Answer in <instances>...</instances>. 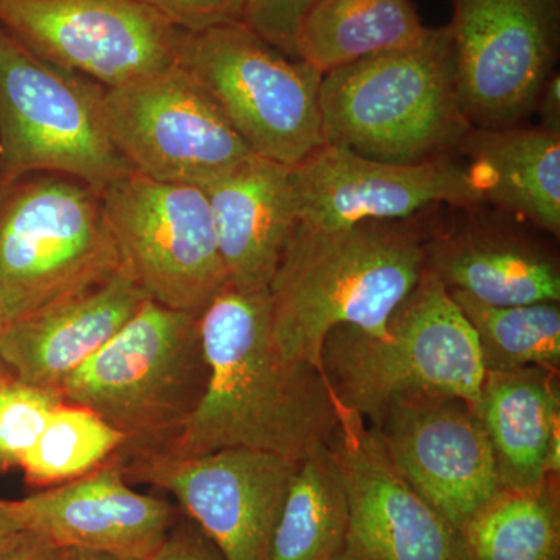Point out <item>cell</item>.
Returning <instances> with one entry per match:
<instances>
[{
  "label": "cell",
  "instance_id": "1",
  "mask_svg": "<svg viewBox=\"0 0 560 560\" xmlns=\"http://www.w3.org/2000/svg\"><path fill=\"white\" fill-rule=\"evenodd\" d=\"M209 381L197 411L158 451L197 456L253 448L302 463L330 447L337 400L323 372L290 359L272 331L270 290L228 283L200 313Z\"/></svg>",
  "mask_w": 560,
  "mask_h": 560
},
{
  "label": "cell",
  "instance_id": "2",
  "mask_svg": "<svg viewBox=\"0 0 560 560\" xmlns=\"http://www.w3.org/2000/svg\"><path fill=\"white\" fill-rule=\"evenodd\" d=\"M412 219L331 230L296 224L268 289L272 331L285 355L323 372L320 352L335 327L386 334L425 270L427 237Z\"/></svg>",
  "mask_w": 560,
  "mask_h": 560
},
{
  "label": "cell",
  "instance_id": "3",
  "mask_svg": "<svg viewBox=\"0 0 560 560\" xmlns=\"http://www.w3.org/2000/svg\"><path fill=\"white\" fill-rule=\"evenodd\" d=\"M319 108L323 145L390 164L452 156L470 125L459 108L451 25L324 73Z\"/></svg>",
  "mask_w": 560,
  "mask_h": 560
},
{
  "label": "cell",
  "instance_id": "4",
  "mask_svg": "<svg viewBox=\"0 0 560 560\" xmlns=\"http://www.w3.org/2000/svg\"><path fill=\"white\" fill-rule=\"evenodd\" d=\"M320 366L335 400L374 422L393 401L416 394L474 405L486 375L470 324L451 290L427 268L383 337L348 324L335 327L324 341Z\"/></svg>",
  "mask_w": 560,
  "mask_h": 560
},
{
  "label": "cell",
  "instance_id": "5",
  "mask_svg": "<svg viewBox=\"0 0 560 560\" xmlns=\"http://www.w3.org/2000/svg\"><path fill=\"white\" fill-rule=\"evenodd\" d=\"M208 381L200 315L147 300L113 340L66 378L60 394L124 433V447L156 448L189 422Z\"/></svg>",
  "mask_w": 560,
  "mask_h": 560
},
{
  "label": "cell",
  "instance_id": "6",
  "mask_svg": "<svg viewBox=\"0 0 560 560\" xmlns=\"http://www.w3.org/2000/svg\"><path fill=\"white\" fill-rule=\"evenodd\" d=\"M2 186L0 312L9 323L121 270L97 190L50 175Z\"/></svg>",
  "mask_w": 560,
  "mask_h": 560
},
{
  "label": "cell",
  "instance_id": "7",
  "mask_svg": "<svg viewBox=\"0 0 560 560\" xmlns=\"http://www.w3.org/2000/svg\"><path fill=\"white\" fill-rule=\"evenodd\" d=\"M101 86L66 72L0 27V180L55 173L102 194L131 172L110 142Z\"/></svg>",
  "mask_w": 560,
  "mask_h": 560
},
{
  "label": "cell",
  "instance_id": "8",
  "mask_svg": "<svg viewBox=\"0 0 560 560\" xmlns=\"http://www.w3.org/2000/svg\"><path fill=\"white\" fill-rule=\"evenodd\" d=\"M178 66L257 156L293 167L323 145V73L287 57L243 22L184 33Z\"/></svg>",
  "mask_w": 560,
  "mask_h": 560
},
{
  "label": "cell",
  "instance_id": "9",
  "mask_svg": "<svg viewBox=\"0 0 560 560\" xmlns=\"http://www.w3.org/2000/svg\"><path fill=\"white\" fill-rule=\"evenodd\" d=\"M101 197L121 270L149 300L200 315L230 283L202 187L131 171Z\"/></svg>",
  "mask_w": 560,
  "mask_h": 560
},
{
  "label": "cell",
  "instance_id": "10",
  "mask_svg": "<svg viewBox=\"0 0 560 560\" xmlns=\"http://www.w3.org/2000/svg\"><path fill=\"white\" fill-rule=\"evenodd\" d=\"M448 25L470 128L501 130L533 116L559 60V0H453Z\"/></svg>",
  "mask_w": 560,
  "mask_h": 560
},
{
  "label": "cell",
  "instance_id": "11",
  "mask_svg": "<svg viewBox=\"0 0 560 560\" xmlns=\"http://www.w3.org/2000/svg\"><path fill=\"white\" fill-rule=\"evenodd\" d=\"M113 459L128 481L175 497L224 560H268L300 464L253 448L175 456L158 448L121 447Z\"/></svg>",
  "mask_w": 560,
  "mask_h": 560
},
{
  "label": "cell",
  "instance_id": "12",
  "mask_svg": "<svg viewBox=\"0 0 560 560\" xmlns=\"http://www.w3.org/2000/svg\"><path fill=\"white\" fill-rule=\"evenodd\" d=\"M106 130L132 172L205 186L257 156L186 70H164L102 92Z\"/></svg>",
  "mask_w": 560,
  "mask_h": 560
},
{
  "label": "cell",
  "instance_id": "13",
  "mask_svg": "<svg viewBox=\"0 0 560 560\" xmlns=\"http://www.w3.org/2000/svg\"><path fill=\"white\" fill-rule=\"evenodd\" d=\"M0 27L103 90L178 66L186 33L139 0H0Z\"/></svg>",
  "mask_w": 560,
  "mask_h": 560
},
{
  "label": "cell",
  "instance_id": "14",
  "mask_svg": "<svg viewBox=\"0 0 560 560\" xmlns=\"http://www.w3.org/2000/svg\"><path fill=\"white\" fill-rule=\"evenodd\" d=\"M375 423L400 477L455 528L503 492L488 434L466 400L401 397Z\"/></svg>",
  "mask_w": 560,
  "mask_h": 560
},
{
  "label": "cell",
  "instance_id": "15",
  "mask_svg": "<svg viewBox=\"0 0 560 560\" xmlns=\"http://www.w3.org/2000/svg\"><path fill=\"white\" fill-rule=\"evenodd\" d=\"M337 408L330 452L349 500L340 560H474L460 530L400 477L364 418Z\"/></svg>",
  "mask_w": 560,
  "mask_h": 560
},
{
  "label": "cell",
  "instance_id": "16",
  "mask_svg": "<svg viewBox=\"0 0 560 560\" xmlns=\"http://www.w3.org/2000/svg\"><path fill=\"white\" fill-rule=\"evenodd\" d=\"M291 189L298 223L326 230L366 220H408L440 205L485 206L466 165L452 156L390 164L329 145L291 167Z\"/></svg>",
  "mask_w": 560,
  "mask_h": 560
},
{
  "label": "cell",
  "instance_id": "17",
  "mask_svg": "<svg viewBox=\"0 0 560 560\" xmlns=\"http://www.w3.org/2000/svg\"><path fill=\"white\" fill-rule=\"evenodd\" d=\"M130 485L110 458L77 480L21 500L0 499V508L18 529L38 534L57 547L151 560L178 515L167 500L140 493Z\"/></svg>",
  "mask_w": 560,
  "mask_h": 560
},
{
  "label": "cell",
  "instance_id": "18",
  "mask_svg": "<svg viewBox=\"0 0 560 560\" xmlns=\"http://www.w3.org/2000/svg\"><path fill=\"white\" fill-rule=\"evenodd\" d=\"M147 300L130 275L113 272L10 320L0 341V357L21 382L60 393L66 378L113 340Z\"/></svg>",
  "mask_w": 560,
  "mask_h": 560
},
{
  "label": "cell",
  "instance_id": "19",
  "mask_svg": "<svg viewBox=\"0 0 560 560\" xmlns=\"http://www.w3.org/2000/svg\"><path fill=\"white\" fill-rule=\"evenodd\" d=\"M231 285L270 289L296 228L291 167L253 156L202 186Z\"/></svg>",
  "mask_w": 560,
  "mask_h": 560
},
{
  "label": "cell",
  "instance_id": "20",
  "mask_svg": "<svg viewBox=\"0 0 560 560\" xmlns=\"http://www.w3.org/2000/svg\"><path fill=\"white\" fill-rule=\"evenodd\" d=\"M466 219L425 243V268L448 290L490 305L559 302L558 261L503 228L463 209Z\"/></svg>",
  "mask_w": 560,
  "mask_h": 560
},
{
  "label": "cell",
  "instance_id": "21",
  "mask_svg": "<svg viewBox=\"0 0 560 560\" xmlns=\"http://www.w3.org/2000/svg\"><path fill=\"white\" fill-rule=\"evenodd\" d=\"M482 205L560 234V135L537 127L469 128L458 150Z\"/></svg>",
  "mask_w": 560,
  "mask_h": 560
},
{
  "label": "cell",
  "instance_id": "22",
  "mask_svg": "<svg viewBox=\"0 0 560 560\" xmlns=\"http://www.w3.org/2000/svg\"><path fill=\"white\" fill-rule=\"evenodd\" d=\"M470 407L488 434L503 489L544 485L548 447L559 430V396L550 368L486 372Z\"/></svg>",
  "mask_w": 560,
  "mask_h": 560
},
{
  "label": "cell",
  "instance_id": "23",
  "mask_svg": "<svg viewBox=\"0 0 560 560\" xmlns=\"http://www.w3.org/2000/svg\"><path fill=\"white\" fill-rule=\"evenodd\" d=\"M430 27L411 0H320L302 22L296 58L319 73L418 43Z\"/></svg>",
  "mask_w": 560,
  "mask_h": 560
},
{
  "label": "cell",
  "instance_id": "24",
  "mask_svg": "<svg viewBox=\"0 0 560 560\" xmlns=\"http://www.w3.org/2000/svg\"><path fill=\"white\" fill-rule=\"evenodd\" d=\"M349 500L330 447L298 464L272 533L268 560H340Z\"/></svg>",
  "mask_w": 560,
  "mask_h": 560
},
{
  "label": "cell",
  "instance_id": "25",
  "mask_svg": "<svg viewBox=\"0 0 560 560\" xmlns=\"http://www.w3.org/2000/svg\"><path fill=\"white\" fill-rule=\"evenodd\" d=\"M474 560H559L558 501L547 481L506 490L460 529Z\"/></svg>",
  "mask_w": 560,
  "mask_h": 560
},
{
  "label": "cell",
  "instance_id": "26",
  "mask_svg": "<svg viewBox=\"0 0 560 560\" xmlns=\"http://www.w3.org/2000/svg\"><path fill=\"white\" fill-rule=\"evenodd\" d=\"M477 338L486 372L555 368L560 360L559 302L490 305L451 290Z\"/></svg>",
  "mask_w": 560,
  "mask_h": 560
},
{
  "label": "cell",
  "instance_id": "27",
  "mask_svg": "<svg viewBox=\"0 0 560 560\" xmlns=\"http://www.w3.org/2000/svg\"><path fill=\"white\" fill-rule=\"evenodd\" d=\"M125 442V434L94 411L61 400L51 408L20 470L28 485L51 488L108 463Z\"/></svg>",
  "mask_w": 560,
  "mask_h": 560
},
{
  "label": "cell",
  "instance_id": "28",
  "mask_svg": "<svg viewBox=\"0 0 560 560\" xmlns=\"http://www.w3.org/2000/svg\"><path fill=\"white\" fill-rule=\"evenodd\" d=\"M61 400L57 390L27 385L10 371L0 374V477L21 469L51 408Z\"/></svg>",
  "mask_w": 560,
  "mask_h": 560
},
{
  "label": "cell",
  "instance_id": "29",
  "mask_svg": "<svg viewBox=\"0 0 560 560\" xmlns=\"http://www.w3.org/2000/svg\"><path fill=\"white\" fill-rule=\"evenodd\" d=\"M320 0H245L242 21L270 46L296 58L298 33Z\"/></svg>",
  "mask_w": 560,
  "mask_h": 560
},
{
  "label": "cell",
  "instance_id": "30",
  "mask_svg": "<svg viewBox=\"0 0 560 560\" xmlns=\"http://www.w3.org/2000/svg\"><path fill=\"white\" fill-rule=\"evenodd\" d=\"M184 32L241 22L245 0H139Z\"/></svg>",
  "mask_w": 560,
  "mask_h": 560
},
{
  "label": "cell",
  "instance_id": "31",
  "mask_svg": "<svg viewBox=\"0 0 560 560\" xmlns=\"http://www.w3.org/2000/svg\"><path fill=\"white\" fill-rule=\"evenodd\" d=\"M151 560H224L194 522H178Z\"/></svg>",
  "mask_w": 560,
  "mask_h": 560
},
{
  "label": "cell",
  "instance_id": "32",
  "mask_svg": "<svg viewBox=\"0 0 560 560\" xmlns=\"http://www.w3.org/2000/svg\"><path fill=\"white\" fill-rule=\"evenodd\" d=\"M0 560H60V547L38 534L20 530L0 550Z\"/></svg>",
  "mask_w": 560,
  "mask_h": 560
},
{
  "label": "cell",
  "instance_id": "33",
  "mask_svg": "<svg viewBox=\"0 0 560 560\" xmlns=\"http://www.w3.org/2000/svg\"><path fill=\"white\" fill-rule=\"evenodd\" d=\"M536 113L539 114L540 117V128L550 132H556V135H560L559 72L552 73L547 83H545L539 101H537Z\"/></svg>",
  "mask_w": 560,
  "mask_h": 560
},
{
  "label": "cell",
  "instance_id": "34",
  "mask_svg": "<svg viewBox=\"0 0 560 560\" xmlns=\"http://www.w3.org/2000/svg\"><path fill=\"white\" fill-rule=\"evenodd\" d=\"M60 560H138L113 555V552L80 550V548H60Z\"/></svg>",
  "mask_w": 560,
  "mask_h": 560
},
{
  "label": "cell",
  "instance_id": "35",
  "mask_svg": "<svg viewBox=\"0 0 560 560\" xmlns=\"http://www.w3.org/2000/svg\"><path fill=\"white\" fill-rule=\"evenodd\" d=\"M18 533H20L18 526L14 525L13 521L7 515V512L0 508V550H2Z\"/></svg>",
  "mask_w": 560,
  "mask_h": 560
},
{
  "label": "cell",
  "instance_id": "36",
  "mask_svg": "<svg viewBox=\"0 0 560 560\" xmlns=\"http://www.w3.org/2000/svg\"><path fill=\"white\" fill-rule=\"evenodd\" d=\"M7 324H9V320H7L5 316L2 315V312H0V341H2V335L3 331H5ZM5 364H3L2 357H0V374L2 372H7Z\"/></svg>",
  "mask_w": 560,
  "mask_h": 560
},
{
  "label": "cell",
  "instance_id": "37",
  "mask_svg": "<svg viewBox=\"0 0 560 560\" xmlns=\"http://www.w3.org/2000/svg\"><path fill=\"white\" fill-rule=\"evenodd\" d=\"M559 2H560V0H559Z\"/></svg>",
  "mask_w": 560,
  "mask_h": 560
}]
</instances>
